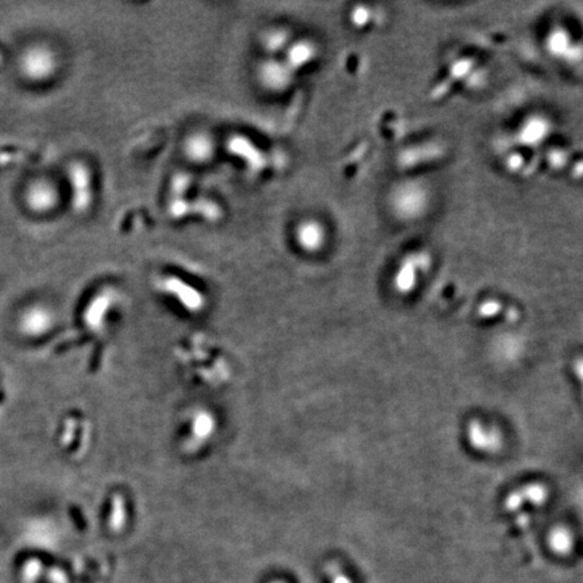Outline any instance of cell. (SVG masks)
<instances>
[{"label":"cell","instance_id":"cell-1","mask_svg":"<svg viewBox=\"0 0 583 583\" xmlns=\"http://www.w3.org/2000/svg\"><path fill=\"white\" fill-rule=\"evenodd\" d=\"M430 204L428 188L417 180L400 183L390 195V205L396 217L412 222L425 214Z\"/></svg>","mask_w":583,"mask_h":583},{"label":"cell","instance_id":"cell-2","mask_svg":"<svg viewBox=\"0 0 583 583\" xmlns=\"http://www.w3.org/2000/svg\"><path fill=\"white\" fill-rule=\"evenodd\" d=\"M296 72L280 58H267L257 70L260 84L273 94L286 91L295 80Z\"/></svg>","mask_w":583,"mask_h":583},{"label":"cell","instance_id":"cell-3","mask_svg":"<svg viewBox=\"0 0 583 583\" xmlns=\"http://www.w3.org/2000/svg\"><path fill=\"white\" fill-rule=\"evenodd\" d=\"M427 264L428 258H425L423 254L411 255L409 258L404 260L393 277L395 289L401 295L412 293L418 283L420 271L427 269Z\"/></svg>","mask_w":583,"mask_h":583},{"label":"cell","instance_id":"cell-4","mask_svg":"<svg viewBox=\"0 0 583 583\" xmlns=\"http://www.w3.org/2000/svg\"><path fill=\"white\" fill-rule=\"evenodd\" d=\"M295 242L305 252H317L326 245L327 233L324 226L316 219H304L296 226Z\"/></svg>","mask_w":583,"mask_h":583},{"label":"cell","instance_id":"cell-5","mask_svg":"<svg viewBox=\"0 0 583 583\" xmlns=\"http://www.w3.org/2000/svg\"><path fill=\"white\" fill-rule=\"evenodd\" d=\"M57 68L56 56L46 48H34L23 58V70L33 80L51 77Z\"/></svg>","mask_w":583,"mask_h":583},{"label":"cell","instance_id":"cell-6","mask_svg":"<svg viewBox=\"0 0 583 583\" xmlns=\"http://www.w3.org/2000/svg\"><path fill=\"white\" fill-rule=\"evenodd\" d=\"M69 179L73 192V207L76 211L84 212L92 203L91 172L83 164H76L69 170Z\"/></svg>","mask_w":583,"mask_h":583},{"label":"cell","instance_id":"cell-7","mask_svg":"<svg viewBox=\"0 0 583 583\" xmlns=\"http://www.w3.org/2000/svg\"><path fill=\"white\" fill-rule=\"evenodd\" d=\"M467 439L474 450L483 452H496L502 446L500 431L493 427L483 425L478 420H473V423L468 424Z\"/></svg>","mask_w":583,"mask_h":583},{"label":"cell","instance_id":"cell-8","mask_svg":"<svg viewBox=\"0 0 583 583\" xmlns=\"http://www.w3.org/2000/svg\"><path fill=\"white\" fill-rule=\"evenodd\" d=\"M185 155L193 164H207L217 153L215 139L207 133H195L185 141Z\"/></svg>","mask_w":583,"mask_h":583},{"label":"cell","instance_id":"cell-9","mask_svg":"<svg viewBox=\"0 0 583 583\" xmlns=\"http://www.w3.org/2000/svg\"><path fill=\"white\" fill-rule=\"evenodd\" d=\"M551 134V122L544 117H528L524 120L518 129L517 139L521 145L525 146H539L542 145Z\"/></svg>","mask_w":583,"mask_h":583},{"label":"cell","instance_id":"cell-10","mask_svg":"<svg viewBox=\"0 0 583 583\" xmlns=\"http://www.w3.org/2000/svg\"><path fill=\"white\" fill-rule=\"evenodd\" d=\"M29 207L35 212H48L58 203V192L49 183H35L27 192Z\"/></svg>","mask_w":583,"mask_h":583},{"label":"cell","instance_id":"cell-11","mask_svg":"<svg viewBox=\"0 0 583 583\" xmlns=\"http://www.w3.org/2000/svg\"><path fill=\"white\" fill-rule=\"evenodd\" d=\"M283 61L295 72L309 65L317 57L316 45L312 41H296L283 53Z\"/></svg>","mask_w":583,"mask_h":583},{"label":"cell","instance_id":"cell-12","mask_svg":"<svg viewBox=\"0 0 583 583\" xmlns=\"http://www.w3.org/2000/svg\"><path fill=\"white\" fill-rule=\"evenodd\" d=\"M290 44L292 35L283 27L270 29L261 38V46L269 56V58H276V56L285 53Z\"/></svg>","mask_w":583,"mask_h":583},{"label":"cell","instance_id":"cell-13","mask_svg":"<svg viewBox=\"0 0 583 583\" xmlns=\"http://www.w3.org/2000/svg\"><path fill=\"white\" fill-rule=\"evenodd\" d=\"M51 315L46 308L34 307L20 320V327L26 333H45L51 327Z\"/></svg>","mask_w":583,"mask_h":583},{"label":"cell","instance_id":"cell-14","mask_svg":"<svg viewBox=\"0 0 583 583\" xmlns=\"http://www.w3.org/2000/svg\"><path fill=\"white\" fill-rule=\"evenodd\" d=\"M546 46L552 56L562 57L568 53V49L571 46V38L565 29L558 27L549 34L546 39Z\"/></svg>","mask_w":583,"mask_h":583},{"label":"cell","instance_id":"cell-15","mask_svg":"<svg viewBox=\"0 0 583 583\" xmlns=\"http://www.w3.org/2000/svg\"><path fill=\"white\" fill-rule=\"evenodd\" d=\"M550 543L553 550L565 552L571 547V534L565 528H558L551 534Z\"/></svg>","mask_w":583,"mask_h":583},{"label":"cell","instance_id":"cell-16","mask_svg":"<svg viewBox=\"0 0 583 583\" xmlns=\"http://www.w3.org/2000/svg\"><path fill=\"white\" fill-rule=\"evenodd\" d=\"M370 20V10L366 7H357L351 14V22L357 27L366 26Z\"/></svg>","mask_w":583,"mask_h":583},{"label":"cell","instance_id":"cell-17","mask_svg":"<svg viewBox=\"0 0 583 583\" xmlns=\"http://www.w3.org/2000/svg\"><path fill=\"white\" fill-rule=\"evenodd\" d=\"M501 311V304L499 301H485L482 305L480 307V315L485 317V319H490V317L499 315Z\"/></svg>","mask_w":583,"mask_h":583},{"label":"cell","instance_id":"cell-18","mask_svg":"<svg viewBox=\"0 0 583 583\" xmlns=\"http://www.w3.org/2000/svg\"><path fill=\"white\" fill-rule=\"evenodd\" d=\"M333 583H350L349 582V579L347 578H345L343 575H340V574H338L336 575V578H333Z\"/></svg>","mask_w":583,"mask_h":583},{"label":"cell","instance_id":"cell-19","mask_svg":"<svg viewBox=\"0 0 583 583\" xmlns=\"http://www.w3.org/2000/svg\"><path fill=\"white\" fill-rule=\"evenodd\" d=\"M1 61H3V57H1V54H0V64H1Z\"/></svg>","mask_w":583,"mask_h":583},{"label":"cell","instance_id":"cell-20","mask_svg":"<svg viewBox=\"0 0 583 583\" xmlns=\"http://www.w3.org/2000/svg\"><path fill=\"white\" fill-rule=\"evenodd\" d=\"M274 583H283V582H274Z\"/></svg>","mask_w":583,"mask_h":583}]
</instances>
